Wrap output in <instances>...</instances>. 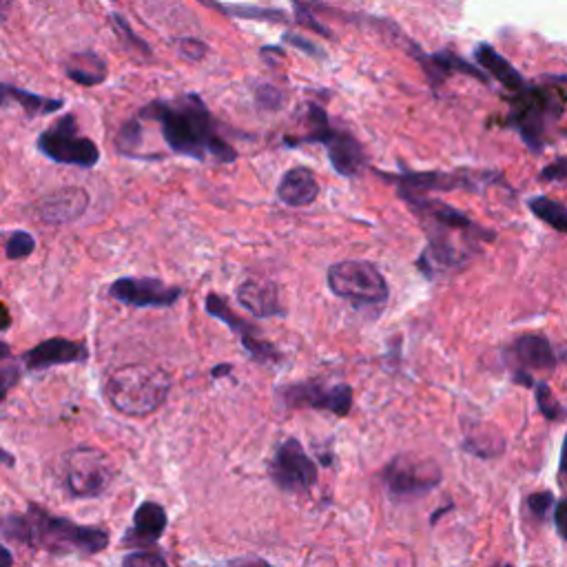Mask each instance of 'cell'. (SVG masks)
I'll return each mask as SVG.
<instances>
[{
  "label": "cell",
  "instance_id": "cell-1",
  "mask_svg": "<svg viewBox=\"0 0 567 567\" xmlns=\"http://www.w3.org/2000/svg\"><path fill=\"white\" fill-rule=\"evenodd\" d=\"M138 118L156 120L167 147L178 156L202 162H233L237 158L231 144L218 133V125L198 96L156 100L144 107Z\"/></svg>",
  "mask_w": 567,
  "mask_h": 567
},
{
  "label": "cell",
  "instance_id": "cell-28",
  "mask_svg": "<svg viewBox=\"0 0 567 567\" xmlns=\"http://www.w3.org/2000/svg\"><path fill=\"white\" fill-rule=\"evenodd\" d=\"M122 567H169V563L156 552H131L125 556Z\"/></svg>",
  "mask_w": 567,
  "mask_h": 567
},
{
  "label": "cell",
  "instance_id": "cell-30",
  "mask_svg": "<svg viewBox=\"0 0 567 567\" xmlns=\"http://www.w3.org/2000/svg\"><path fill=\"white\" fill-rule=\"evenodd\" d=\"M257 102H260V105L266 109H275L282 105V94L275 87H268V85L257 87Z\"/></svg>",
  "mask_w": 567,
  "mask_h": 567
},
{
  "label": "cell",
  "instance_id": "cell-32",
  "mask_svg": "<svg viewBox=\"0 0 567 567\" xmlns=\"http://www.w3.org/2000/svg\"><path fill=\"white\" fill-rule=\"evenodd\" d=\"M180 54L189 60H200L206 54V47L200 40H180Z\"/></svg>",
  "mask_w": 567,
  "mask_h": 567
},
{
  "label": "cell",
  "instance_id": "cell-11",
  "mask_svg": "<svg viewBox=\"0 0 567 567\" xmlns=\"http://www.w3.org/2000/svg\"><path fill=\"white\" fill-rule=\"evenodd\" d=\"M311 111L315 113L313 122L315 129L311 136H306L304 142H319L328 149V160H331L333 169L344 175V178H355L364 167V149L359 147V142L348 136L344 131H333L326 122L324 109H319L317 105H311Z\"/></svg>",
  "mask_w": 567,
  "mask_h": 567
},
{
  "label": "cell",
  "instance_id": "cell-19",
  "mask_svg": "<svg viewBox=\"0 0 567 567\" xmlns=\"http://www.w3.org/2000/svg\"><path fill=\"white\" fill-rule=\"evenodd\" d=\"M167 530V512L158 503H142L133 517V528L127 536L129 545H151Z\"/></svg>",
  "mask_w": 567,
  "mask_h": 567
},
{
  "label": "cell",
  "instance_id": "cell-36",
  "mask_svg": "<svg viewBox=\"0 0 567 567\" xmlns=\"http://www.w3.org/2000/svg\"><path fill=\"white\" fill-rule=\"evenodd\" d=\"M14 565V556L9 552L5 545H0V567H12Z\"/></svg>",
  "mask_w": 567,
  "mask_h": 567
},
{
  "label": "cell",
  "instance_id": "cell-33",
  "mask_svg": "<svg viewBox=\"0 0 567 567\" xmlns=\"http://www.w3.org/2000/svg\"><path fill=\"white\" fill-rule=\"evenodd\" d=\"M16 379H18V373H16V368H14V366H9V364L0 366V401L5 399L7 390L14 386V381H16Z\"/></svg>",
  "mask_w": 567,
  "mask_h": 567
},
{
  "label": "cell",
  "instance_id": "cell-23",
  "mask_svg": "<svg viewBox=\"0 0 567 567\" xmlns=\"http://www.w3.org/2000/svg\"><path fill=\"white\" fill-rule=\"evenodd\" d=\"M65 74L82 87H96L107 80V63L94 51H82L67 60Z\"/></svg>",
  "mask_w": 567,
  "mask_h": 567
},
{
  "label": "cell",
  "instance_id": "cell-20",
  "mask_svg": "<svg viewBox=\"0 0 567 567\" xmlns=\"http://www.w3.org/2000/svg\"><path fill=\"white\" fill-rule=\"evenodd\" d=\"M463 450L479 459H497L503 455L505 439L497 426L483 424V421H472L470 426H466Z\"/></svg>",
  "mask_w": 567,
  "mask_h": 567
},
{
  "label": "cell",
  "instance_id": "cell-38",
  "mask_svg": "<svg viewBox=\"0 0 567 567\" xmlns=\"http://www.w3.org/2000/svg\"><path fill=\"white\" fill-rule=\"evenodd\" d=\"M7 326H9V313H7V308L0 304V331H5Z\"/></svg>",
  "mask_w": 567,
  "mask_h": 567
},
{
  "label": "cell",
  "instance_id": "cell-24",
  "mask_svg": "<svg viewBox=\"0 0 567 567\" xmlns=\"http://www.w3.org/2000/svg\"><path fill=\"white\" fill-rule=\"evenodd\" d=\"M530 209L536 218H541L545 224H550L552 229L567 233V209L563 204L554 202L550 198H532Z\"/></svg>",
  "mask_w": 567,
  "mask_h": 567
},
{
  "label": "cell",
  "instance_id": "cell-12",
  "mask_svg": "<svg viewBox=\"0 0 567 567\" xmlns=\"http://www.w3.org/2000/svg\"><path fill=\"white\" fill-rule=\"evenodd\" d=\"M508 357L514 364V381L521 386H534L532 370H552L559 364L554 346L543 335H523L514 339L508 348Z\"/></svg>",
  "mask_w": 567,
  "mask_h": 567
},
{
  "label": "cell",
  "instance_id": "cell-43",
  "mask_svg": "<svg viewBox=\"0 0 567 567\" xmlns=\"http://www.w3.org/2000/svg\"><path fill=\"white\" fill-rule=\"evenodd\" d=\"M494 567H514L512 563H501V565H494Z\"/></svg>",
  "mask_w": 567,
  "mask_h": 567
},
{
  "label": "cell",
  "instance_id": "cell-21",
  "mask_svg": "<svg viewBox=\"0 0 567 567\" xmlns=\"http://www.w3.org/2000/svg\"><path fill=\"white\" fill-rule=\"evenodd\" d=\"M12 105L23 109L27 116H47V113H56L63 109L65 102L47 96H38L32 94V91L0 82V107H12Z\"/></svg>",
  "mask_w": 567,
  "mask_h": 567
},
{
  "label": "cell",
  "instance_id": "cell-42",
  "mask_svg": "<svg viewBox=\"0 0 567 567\" xmlns=\"http://www.w3.org/2000/svg\"><path fill=\"white\" fill-rule=\"evenodd\" d=\"M229 370H231V366H229V364H226V366H218V368H215V370H213V377L226 375V373H229Z\"/></svg>",
  "mask_w": 567,
  "mask_h": 567
},
{
  "label": "cell",
  "instance_id": "cell-29",
  "mask_svg": "<svg viewBox=\"0 0 567 567\" xmlns=\"http://www.w3.org/2000/svg\"><path fill=\"white\" fill-rule=\"evenodd\" d=\"M541 178L545 182H567V158L556 160L550 164V167H545Z\"/></svg>",
  "mask_w": 567,
  "mask_h": 567
},
{
  "label": "cell",
  "instance_id": "cell-13",
  "mask_svg": "<svg viewBox=\"0 0 567 567\" xmlns=\"http://www.w3.org/2000/svg\"><path fill=\"white\" fill-rule=\"evenodd\" d=\"M111 297L136 308H164L180 300L182 288L167 286L156 277H122L109 288Z\"/></svg>",
  "mask_w": 567,
  "mask_h": 567
},
{
  "label": "cell",
  "instance_id": "cell-8",
  "mask_svg": "<svg viewBox=\"0 0 567 567\" xmlns=\"http://www.w3.org/2000/svg\"><path fill=\"white\" fill-rule=\"evenodd\" d=\"M443 472L435 461L399 455L381 470V483L393 499H421L441 486Z\"/></svg>",
  "mask_w": 567,
  "mask_h": 567
},
{
  "label": "cell",
  "instance_id": "cell-17",
  "mask_svg": "<svg viewBox=\"0 0 567 567\" xmlns=\"http://www.w3.org/2000/svg\"><path fill=\"white\" fill-rule=\"evenodd\" d=\"M319 182L315 173L306 167H295L284 173L277 187V198L288 206H308L317 200Z\"/></svg>",
  "mask_w": 567,
  "mask_h": 567
},
{
  "label": "cell",
  "instance_id": "cell-9",
  "mask_svg": "<svg viewBox=\"0 0 567 567\" xmlns=\"http://www.w3.org/2000/svg\"><path fill=\"white\" fill-rule=\"evenodd\" d=\"M268 474L282 492L308 494L317 486L319 468L315 459L304 450L302 441L288 437L275 448L271 461H268Z\"/></svg>",
  "mask_w": 567,
  "mask_h": 567
},
{
  "label": "cell",
  "instance_id": "cell-16",
  "mask_svg": "<svg viewBox=\"0 0 567 567\" xmlns=\"http://www.w3.org/2000/svg\"><path fill=\"white\" fill-rule=\"evenodd\" d=\"M87 357L89 353L85 344L71 342V339H63V337H54L47 339L43 344H38L32 350H27L23 355V362L29 370H45L51 366L85 362Z\"/></svg>",
  "mask_w": 567,
  "mask_h": 567
},
{
  "label": "cell",
  "instance_id": "cell-14",
  "mask_svg": "<svg viewBox=\"0 0 567 567\" xmlns=\"http://www.w3.org/2000/svg\"><path fill=\"white\" fill-rule=\"evenodd\" d=\"M206 311H209L215 319H220V322L229 326L231 331L237 337H240V342L246 348V353H249L253 359H257V362H262V364L280 362V353H277V348L273 344L264 342L260 333L255 331V326H251L249 322H244L242 317H237L229 308V304L222 300V297H218V295L206 297Z\"/></svg>",
  "mask_w": 567,
  "mask_h": 567
},
{
  "label": "cell",
  "instance_id": "cell-31",
  "mask_svg": "<svg viewBox=\"0 0 567 567\" xmlns=\"http://www.w3.org/2000/svg\"><path fill=\"white\" fill-rule=\"evenodd\" d=\"M554 525L561 539L567 541V499L554 503Z\"/></svg>",
  "mask_w": 567,
  "mask_h": 567
},
{
  "label": "cell",
  "instance_id": "cell-39",
  "mask_svg": "<svg viewBox=\"0 0 567 567\" xmlns=\"http://www.w3.org/2000/svg\"><path fill=\"white\" fill-rule=\"evenodd\" d=\"M9 357H12V353H9L7 344H0V366H5V362H7Z\"/></svg>",
  "mask_w": 567,
  "mask_h": 567
},
{
  "label": "cell",
  "instance_id": "cell-34",
  "mask_svg": "<svg viewBox=\"0 0 567 567\" xmlns=\"http://www.w3.org/2000/svg\"><path fill=\"white\" fill-rule=\"evenodd\" d=\"M286 40H291V43H295L297 47L304 49V51H306V54H315V56H319V58H322V56H324V54H322V51L313 49V45H311V43H308V40L300 38V36H286Z\"/></svg>",
  "mask_w": 567,
  "mask_h": 567
},
{
  "label": "cell",
  "instance_id": "cell-3",
  "mask_svg": "<svg viewBox=\"0 0 567 567\" xmlns=\"http://www.w3.org/2000/svg\"><path fill=\"white\" fill-rule=\"evenodd\" d=\"M18 536L27 543L38 545L49 552L67 554V552H82L96 554L105 550L109 543V534L100 528H89V525H78L74 521L49 517L43 510H34L25 519H16Z\"/></svg>",
  "mask_w": 567,
  "mask_h": 567
},
{
  "label": "cell",
  "instance_id": "cell-6",
  "mask_svg": "<svg viewBox=\"0 0 567 567\" xmlns=\"http://www.w3.org/2000/svg\"><path fill=\"white\" fill-rule=\"evenodd\" d=\"M38 151L51 162L80 169H94L100 162L98 144L91 138L80 136L78 122L71 113L40 133Z\"/></svg>",
  "mask_w": 567,
  "mask_h": 567
},
{
  "label": "cell",
  "instance_id": "cell-37",
  "mask_svg": "<svg viewBox=\"0 0 567 567\" xmlns=\"http://www.w3.org/2000/svg\"><path fill=\"white\" fill-rule=\"evenodd\" d=\"M14 0H0V23H5L9 9H12Z\"/></svg>",
  "mask_w": 567,
  "mask_h": 567
},
{
  "label": "cell",
  "instance_id": "cell-25",
  "mask_svg": "<svg viewBox=\"0 0 567 567\" xmlns=\"http://www.w3.org/2000/svg\"><path fill=\"white\" fill-rule=\"evenodd\" d=\"M534 395H536V406H539L541 415L548 421H561L565 417V410L561 406V401L552 395L550 386L545 381L534 384Z\"/></svg>",
  "mask_w": 567,
  "mask_h": 567
},
{
  "label": "cell",
  "instance_id": "cell-40",
  "mask_svg": "<svg viewBox=\"0 0 567 567\" xmlns=\"http://www.w3.org/2000/svg\"><path fill=\"white\" fill-rule=\"evenodd\" d=\"M448 510H452V505H446V508H441V510H437L435 514H432V521L430 523H437L441 517H443V512H448Z\"/></svg>",
  "mask_w": 567,
  "mask_h": 567
},
{
  "label": "cell",
  "instance_id": "cell-18",
  "mask_svg": "<svg viewBox=\"0 0 567 567\" xmlns=\"http://www.w3.org/2000/svg\"><path fill=\"white\" fill-rule=\"evenodd\" d=\"M237 302L255 317L284 315V308L280 304V293H277V288L268 282H257V280L244 282L240 288H237Z\"/></svg>",
  "mask_w": 567,
  "mask_h": 567
},
{
  "label": "cell",
  "instance_id": "cell-22",
  "mask_svg": "<svg viewBox=\"0 0 567 567\" xmlns=\"http://www.w3.org/2000/svg\"><path fill=\"white\" fill-rule=\"evenodd\" d=\"M474 58H477V63L488 71V78H494V80H499L501 85L508 89V91H514V94H519V91H523L525 87V80L523 76L519 74L517 69H514L508 60H505L499 51H494L490 45H479L477 51H474Z\"/></svg>",
  "mask_w": 567,
  "mask_h": 567
},
{
  "label": "cell",
  "instance_id": "cell-15",
  "mask_svg": "<svg viewBox=\"0 0 567 567\" xmlns=\"http://www.w3.org/2000/svg\"><path fill=\"white\" fill-rule=\"evenodd\" d=\"M89 206V193L80 187H65L45 195L36 204L38 218L47 224H67L78 220Z\"/></svg>",
  "mask_w": 567,
  "mask_h": 567
},
{
  "label": "cell",
  "instance_id": "cell-27",
  "mask_svg": "<svg viewBox=\"0 0 567 567\" xmlns=\"http://www.w3.org/2000/svg\"><path fill=\"white\" fill-rule=\"evenodd\" d=\"M554 494L550 490H543V492H532L528 499H525V505H528V510L534 519L545 521L548 519L550 510H554Z\"/></svg>",
  "mask_w": 567,
  "mask_h": 567
},
{
  "label": "cell",
  "instance_id": "cell-41",
  "mask_svg": "<svg viewBox=\"0 0 567 567\" xmlns=\"http://www.w3.org/2000/svg\"><path fill=\"white\" fill-rule=\"evenodd\" d=\"M240 567H273V565L264 563V561H249V563H242Z\"/></svg>",
  "mask_w": 567,
  "mask_h": 567
},
{
  "label": "cell",
  "instance_id": "cell-26",
  "mask_svg": "<svg viewBox=\"0 0 567 567\" xmlns=\"http://www.w3.org/2000/svg\"><path fill=\"white\" fill-rule=\"evenodd\" d=\"M34 249H36V240L25 231L12 233L5 244V253L9 260H25V257L34 253Z\"/></svg>",
  "mask_w": 567,
  "mask_h": 567
},
{
  "label": "cell",
  "instance_id": "cell-5",
  "mask_svg": "<svg viewBox=\"0 0 567 567\" xmlns=\"http://www.w3.org/2000/svg\"><path fill=\"white\" fill-rule=\"evenodd\" d=\"M328 288L355 306H377L388 300V282L379 268L364 260H346L333 264L326 273Z\"/></svg>",
  "mask_w": 567,
  "mask_h": 567
},
{
  "label": "cell",
  "instance_id": "cell-2",
  "mask_svg": "<svg viewBox=\"0 0 567 567\" xmlns=\"http://www.w3.org/2000/svg\"><path fill=\"white\" fill-rule=\"evenodd\" d=\"M171 379L158 366H122L107 381V399L122 415L147 417L156 412L169 395Z\"/></svg>",
  "mask_w": 567,
  "mask_h": 567
},
{
  "label": "cell",
  "instance_id": "cell-10",
  "mask_svg": "<svg viewBox=\"0 0 567 567\" xmlns=\"http://www.w3.org/2000/svg\"><path fill=\"white\" fill-rule=\"evenodd\" d=\"M280 401L286 408H311L346 417L353 408V388L348 384H324V381H300L280 388Z\"/></svg>",
  "mask_w": 567,
  "mask_h": 567
},
{
  "label": "cell",
  "instance_id": "cell-4",
  "mask_svg": "<svg viewBox=\"0 0 567 567\" xmlns=\"http://www.w3.org/2000/svg\"><path fill=\"white\" fill-rule=\"evenodd\" d=\"M563 91L525 87L512 98V111L508 125L521 133L525 144L532 149L543 147V136L548 129V120L559 118L565 107Z\"/></svg>",
  "mask_w": 567,
  "mask_h": 567
},
{
  "label": "cell",
  "instance_id": "cell-7",
  "mask_svg": "<svg viewBox=\"0 0 567 567\" xmlns=\"http://www.w3.org/2000/svg\"><path fill=\"white\" fill-rule=\"evenodd\" d=\"M113 479L111 459L96 448L80 446L63 459V483L71 497H100Z\"/></svg>",
  "mask_w": 567,
  "mask_h": 567
},
{
  "label": "cell",
  "instance_id": "cell-35",
  "mask_svg": "<svg viewBox=\"0 0 567 567\" xmlns=\"http://www.w3.org/2000/svg\"><path fill=\"white\" fill-rule=\"evenodd\" d=\"M559 479L567 486V437L563 441V450H561V463H559Z\"/></svg>",
  "mask_w": 567,
  "mask_h": 567
}]
</instances>
